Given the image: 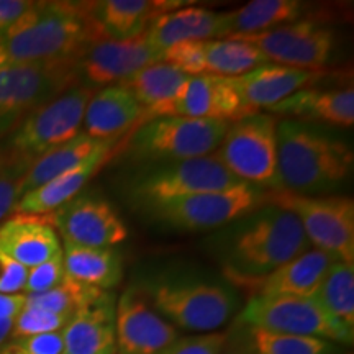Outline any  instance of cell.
<instances>
[{
  "label": "cell",
  "mask_w": 354,
  "mask_h": 354,
  "mask_svg": "<svg viewBox=\"0 0 354 354\" xmlns=\"http://www.w3.org/2000/svg\"><path fill=\"white\" fill-rule=\"evenodd\" d=\"M183 6L189 3L179 0H100L92 2V10L105 37L125 41L145 33L158 17Z\"/></svg>",
  "instance_id": "25"
},
{
  "label": "cell",
  "mask_w": 354,
  "mask_h": 354,
  "mask_svg": "<svg viewBox=\"0 0 354 354\" xmlns=\"http://www.w3.org/2000/svg\"><path fill=\"white\" fill-rule=\"evenodd\" d=\"M228 343V335L223 331H212L194 336H183L158 354H221Z\"/></svg>",
  "instance_id": "39"
},
{
  "label": "cell",
  "mask_w": 354,
  "mask_h": 354,
  "mask_svg": "<svg viewBox=\"0 0 354 354\" xmlns=\"http://www.w3.org/2000/svg\"><path fill=\"white\" fill-rule=\"evenodd\" d=\"M266 205V192L251 184L197 194L146 207L154 218L185 232L214 230L241 220Z\"/></svg>",
  "instance_id": "10"
},
{
  "label": "cell",
  "mask_w": 354,
  "mask_h": 354,
  "mask_svg": "<svg viewBox=\"0 0 354 354\" xmlns=\"http://www.w3.org/2000/svg\"><path fill=\"white\" fill-rule=\"evenodd\" d=\"M59 232V240L86 248H113L128 238L120 215L104 198L77 196L48 216H43Z\"/></svg>",
  "instance_id": "14"
},
{
  "label": "cell",
  "mask_w": 354,
  "mask_h": 354,
  "mask_svg": "<svg viewBox=\"0 0 354 354\" xmlns=\"http://www.w3.org/2000/svg\"><path fill=\"white\" fill-rule=\"evenodd\" d=\"M274 117L300 123H328L349 128L354 123V88H302L269 109Z\"/></svg>",
  "instance_id": "21"
},
{
  "label": "cell",
  "mask_w": 354,
  "mask_h": 354,
  "mask_svg": "<svg viewBox=\"0 0 354 354\" xmlns=\"http://www.w3.org/2000/svg\"><path fill=\"white\" fill-rule=\"evenodd\" d=\"M99 292L102 290L79 284L73 279L64 277V281L59 286H56L55 289L41 292V294L25 295V305L71 317L77 308L91 302Z\"/></svg>",
  "instance_id": "34"
},
{
  "label": "cell",
  "mask_w": 354,
  "mask_h": 354,
  "mask_svg": "<svg viewBox=\"0 0 354 354\" xmlns=\"http://www.w3.org/2000/svg\"><path fill=\"white\" fill-rule=\"evenodd\" d=\"M161 59L162 51L153 48L141 33L125 41L102 39L92 43L77 57L76 73L91 86H118Z\"/></svg>",
  "instance_id": "15"
},
{
  "label": "cell",
  "mask_w": 354,
  "mask_h": 354,
  "mask_svg": "<svg viewBox=\"0 0 354 354\" xmlns=\"http://www.w3.org/2000/svg\"><path fill=\"white\" fill-rule=\"evenodd\" d=\"M256 354H338V344L312 336L271 333L251 328Z\"/></svg>",
  "instance_id": "33"
},
{
  "label": "cell",
  "mask_w": 354,
  "mask_h": 354,
  "mask_svg": "<svg viewBox=\"0 0 354 354\" xmlns=\"http://www.w3.org/2000/svg\"><path fill=\"white\" fill-rule=\"evenodd\" d=\"M13 320L8 318H0V349L6 343L10 342V333H12Z\"/></svg>",
  "instance_id": "44"
},
{
  "label": "cell",
  "mask_w": 354,
  "mask_h": 354,
  "mask_svg": "<svg viewBox=\"0 0 354 354\" xmlns=\"http://www.w3.org/2000/svg\"><path fill=\"white\" fill-rule=\"evenodd\" d=\"M310 250L302 225L289 212L266 205L238 220L223 251L225 272L243 284H256Z\"/></svg>",
  "instance_id": "3"
},
{
  "label": "cell",
  "mask_w": 354,
  "mask_h": 354,
  "mask_svg": "<svg viewBox=\"0 0 354 354\" xmlns=\"http://www.w3.org/2000/svg\"><path fill=\"white\" fill-rule=\"evenodd\" d=\"M64 263L63 251L56 254L55 258L44 261V263L30 268L26 272V281L24 287V295L41 294V292L55 289L64 281Z\"/></svg>",
  "instance_id": "38"
},
{
  "label": "cell",
  "mask_w": 354,
  "mask_h": 354,
  "mask_svg": "<svg viewBox=\"0 0 354 354\" xmlns=\"http://www.w3.org/2000/svg\"><path fill=\"white\" fill-rule=\"evenodd\" d=\"M63 251L59 234L44 218L15 215L0 223V253L26 269Z\"/></svg>",
  "instance_id": "23"
},
{
  "label": "cell",
  "mask_w": 354,
  "mask_h": 354,
  "mask_svg": "<svg viewBox=\"0 0 354 354\" xmlns=\"http://www.w3.org/2000/svg\"><path fill=\"white\" fill-rule=\"evenodd\" d=\"M109 39L97 24L92 2H32L0 38V66L76 63L92 43Z\"/></svg>",
  "instance_id": "1"
},
{
  "label": "cell",
  "mask_w": 354,
  "mask_h": 354,
  "mask_svg": "<svg viewBox=\"0 0 354 354\" xmlns=\"http://www.w3.org/2000/svg\"><path fill=\"white\" fill-rule=\"evenodd\" d=\"M266 203L289 212L299 220L313 250L354 266V202L346 196L308 197L271 190Z\"/></svg>",
  "instance_id": "5"
},
{
  "label": "cell",
  "mask_w": 354,
  "mask_h": 354,
  "mask_svg": "<svg viewBox=\"0 0 354 354\" xmlns=\"http://www.w3.org/2000/svg\"><path fill=\"white\" fill-rule=\"evenodd\" d=\"M69 315L48 312V310L35 308L25 305L24 310L15 317L12 326L10 339L26 338V336H37L61 331L69 322Z\"/></svg>",
  "instance_id": "35"
},
{
  "label": "cell",
  "mask_w": 354,
  "mask_h": 354,
  "mask_svg": "<svg viewBox=\"0 0 354 354\" xmlns=\"http://www.w3.org/2000/svg\"><path fill=\"white\" fill-rule=\"evenodd\" d=\"M115 336L118 354H158L179 333L138 290L128 289L115 305Z\"/></svg>",
  "instance_id": "16"
},
{
  "label": "cell",
  "mask_w": 354,
  "mask_h": 354,
  "mask_svg": "<svg viewBox=\"0 0 354 354\" xmlns=\"http://www.w3.org/2000/svg\"><path fill=\"white\" fill-rule=\"evenodd\" d=\"M25 307V295H3L0 294V318L15 320V317Z\"/></svg>",
  "instance_id": "43"
},
{
  "label": "cell",
  "mask_w": 354,
  "mask_h": 354,
  "mask_svg": "<svg viewBox=\"0 0 354 354\" xmlns=\"http://www.w3.org/2000/svg\"><path fill=\"white\" fill-rule=\"evenodd\" d=\"M221 354H243V353H240V351H227V349H223Z\"/></svg>",
  "instance_id": "45"
},
{
  "label": "cell",
  "mask_w": 354,
  "mask_h": 354,
  "mask_svg": "<svg viewBox=\"0 0 354 354\" xmlns=\"http://www.w3.org/2000/svg\"><path fill=\"white\" fill-rule=\"evenodd\" d=\"M143 109L120 86H109L92 94L84 112L82 131L94 140L117 141L138 127Z\"/></svg>",
  "instance_id": "24"
},
{
  "label": "cell",
  "mask_w": 354,
  "mask_h": 354,
  "mask_svg": "<svg viewBox=\"0 0 354 354\" xmlns=\"http://www.w3.org/2000/svg\"><path fill=\"white\" fill-rule=\"evenodd\" d=\"M243 184L227 171L215 154L187 161L169 162L141 177L133 187V196L145 207L197 194L227 190ZM246 184V183H245Z\"/></svg>",
  "instance_id": "12"
},
{
  "label": "cell",
  "mask_w": 354,
  "mask_h": 354,
  "mask_svg": "<svg viewBox=\"0 0 354 354\" xmlns=\"http://www.w3.org/2000/svg\"><path fill=\"white\" fill-rule=\"evenodd\" d=\"M240 320L254 330L312 336L336 344H353L354 339V330L331 317L310 297L253 295L243 308Z\"/></svg>",
  "instance_id": "9"
},
{
  "label": "cell",
  "mask_w": 354,
  "mask_h": 354,
  "mask_svg": "<svg viewBox=\"0 0 354 354\" xmlns=\"http://www.w3.org/2000/svg\"><path fill=\"white\" fill-rule=\"evenodd\" d=\"M153 307L172 326L212 333L230 320L236 297L228 287L205 281H166L154 286Z\"/></svg>",
  "instance_id": "8"
},
{
  "label": "cell",
  "mask_w": 354,
  "mask_h": 354,
  "mask_svg": "<svg viewBox=\"0 0 354 354\" xmlns=\"http://www.w3.org/2000/svg\"><path fill=\"white\" fill-rule=\"evenodd\" d=\"M94 87L81 84L66 88L33 110L0 143V153L32 166L39 156L82 133L84 112Z\"/></svg>",
  "instance_id": "4"
},
{
  "label": "cell",
  "mask_w": 354,
  "mask_h": 354,
  "mask_svg": "<svg viewBox=\"0 0 354 354\" xmlns=\"http://www.w3.org/2000/svg\"><path fill=\"white\" fill-rule=\"evenodd\" d=\"M63 354H115V299L102 290L91 302L77 308L61 330Z\"/></svg>",
  "instance_id": "19"
},
{
  "label": "cell",
  "mask_w": 354,
  "mask_h": 354,
  "mask_svg": "<svg viewBox=\"0 0 354 354\" xmlns=\"http://www.w3.org/2000/svg\"><path fill=\"white\" fill-rule=\"evenodd\" d=\"M76 81V63L0 66V136Z\"/></svg>",
  "instance_id": "11"
},
{
  "label": "cell",
  "mask_w": 354,
  "mask_h": 354,
  "mask_svg": "<svg viewBox=\"0 0 354 354\" xmlns=\"http://www.w3.org/2000/svg\"><path fill=\"white\" fill-rule=\"evenodd\" d=\"M190 81V76L179 73L169 64L159 61L156 64L141 69L128 81L118 84L131 94L133 99L143 109L140 123L154 120L158 115L183 94L184 87Z\"/></svg>",
  "instance_id": "27"
},
{
  "label": "cell",
  "mask_w": 354,
  "mask_h": 354,
  "mask_svg": "<svg viewBox=\"0 0 354 354\" xmlns=\"http://www.w3.org/2000/svg\"><path fill=\"white\" fill-rule=\"evenodd\" d=\"M305 12V3L299 0H253L238 10L227 12V33L230 37H245L277 28L297 21Z\"/></svg>",
  "instance_id": "29"
},
{
  "label": "cell",
  "mask_w": 354,
  "mask_h": 354,
  "mask_svg": "<svg viewBox=\"0 0 354 354\" xmlns=\"http://www.w3.org/2000/svg\"><path fill=\"white\" fill-rule=\"evenodd\" d=\"M28 169L26 162L0 153V223L12 215L20 201V185Z\"/></svg>",
  "instance_id": "36"
},
{
  "label": "cell",
  "mask_w": 354,
  "mask_h": 354,
  "mask_svg": "<svg viewBox=\"0 0 354 354\" xmlns=\"http://www.w3.org/2000/svg\"><path fill=\"white\" fill-rule=\"evenodd\" d=\"M227 33V12L216 13L201 7H180L158 17L146 28V39L159 51L185 41L221 39Z\"/></svg>",
  "instance_id": "22"
},
{
  "label": "cell",
  "mask_w": 354,
  "mask_h": 354,
  "mask_svg": "<svg viewBox=\"0 0 354 354\" xmlns=\"http://www.w3.org/2000/svg\"><path fill=\"white\" fill-rule=\"evenodd\" d=\"M230 38L251 43L269 63L307 71H322L335 50L333 30L312 20H297L263 33Z\"/></svg>",
  "instance_id": "13"
},
{
  "label": "cell",
  "mask_w": 354,
  "mask_h": 354,
  "mask_svg": "<svg viewBox=\"0 0 354 354\" xmlns=\"http://www.w3.org/2000/svg\"><path fill=\"white\" fill-rule=\"evenodd\" d=\"M63 335L61 331L26 338L10 339L0 349V354H63Z\"/></svg>",
  "instance_id": "40"
},
{
  "label": "cell",
  "mask_w": 354,
  "mask_h": 354,
  "mask_svg": "<svg viewBox=\"0 0 354 354\" xmlns=\"http://www.w3.org/2000/svg\"><path fill=\"white\" fill-rule=\"evenodd\" d=\"M28 269L0 253V294L3 295H19L24 294Z\"/></svg>",
  "instance_id": "41"
},
{
  "label": "cell",
  "mask_w": 354,
  "mask_h": 354,
  "mask_svg": "<svg viewBox=\"0 0 354 354\" xmlns=\"http://www.w3.org/2000/svg\"><path fill=\"white\" fill-rule=\"evenodd\" d=\"M205 74L218 77H241L269 61L258 48L236 38H221L203 41Z\"/></svg>",
  "instance_id": "31"
},
{
  "label": "cell",
  "mask_w": 354,
  "mask_h": 354,
  "mask_svg": "<svg viewBox=\"0 0 354 354\" xmlns=\"http://www.w3.org/2000/svg\"><path fill=\"white\" fill-rule=\"evenodd\" d=\"M113 151L115 141H102L99 148L87 159H84L81 165L63 172L61 176L51 179L50 183L39 185L32 192L21 196L12 212V216L21 215L43 218V216L53 214L59 207L66 205L73 198L81 196V190L100 171L102 166L107 165Z\"/></svg>",
  "instance_id": "18"
},
{
  "label": "cell",
  "mask_w": 354,
  "mask_h": 354,
  "mask_svg": "<svg viewBox=\"0 0 354 354\" xmlns=\"http://www.w3.org/2000/svg\"><path fill=\"white\" fill-rule=\"evenodd\" d=\"M312 299L331 317L354 330V266L333 261Z\"/></svg>",
  "instance_id": "32"
},
{
  "label": "cell",
  "mask_w": 354,
  "mask_h": 354,
  "mask_svg": "<svg viewBox=\"0 0 354 354\" xmlns=\"http://www.w3.org/2000/svg\"><path fill=\"white\" fill-rule=\"evenodd\" d=\"M66 277L79 284L109 290L123 277L122 256L113 248H86L63 243Z\"/></svg>",
  "instance_id": "28"
},
{
  "label": "cell",
  "mask_w": 354,
  "mask_h": 354,
  "mask_svg": "<svg viewBox=\"0 0 354 354\" xmlns=\"http://www.w3.org/2000/svg\"><path fill=\"white\" fill-rule=\"evenodd\" d=\"M161 117L203 118L232 123L248 115L233 79L203 74L190 77L183 94L158 115V118Z\"/></svg>",
  "instance_id": "17"
},
{
  "label": "cell",
  "mask_w": 354,
  "mask_h": 354,
  "mask_svg": "<svg viewBox=\"0 0 354 354\" xmlns=\"http://www.w3.org/2000/svg\"><path fill=\"white\" fill-rule=\"evenodd\" d=\"M30 3V0H0V38L24 15Z\"/></svg>",
  "instance_id": "42"
},
{
  "label": "cell",
  "mask_w": 354,
  "mask_h": 354,
  "mask_svg": "<svg viewBox=\"0 0 354 354\" xmlns=\"http://www.w3.org/2000/svg\"><path fill=\"white\" fill-rule=\"evenodd\" d=\"M322 71L287 68L279 64H264L241 77H234L233 84L240 95L248 117L259 110L271 109L295 92L307 88Z\"/></svg>",
  "instance_id": "20"
},
{
  "label": "cell",
  "mask_w": 354,
  "mask_h": 354,
  "mask_svg": "<svg viewBox=\"0 0 354 354\" xmlns=\"http://www.w3.org/2000/svg\"><path fill=\"white\" fill-rule=\"evenodd\" d=\"M333 261L338 259L310 248L308 251L256 282L254 286L258 287L256 295H263V297L287 295V297L312 299Z\"/></svg>",
  "instance_id": "26"
},
{
  "label": "cell",
  "mask_w": 354,
  "mask_h": 354,
  "mask_svg": "<svg viewBox=\"0 0 354 354\" xmlns=\"http://www.w3.org/2000/svg\"><path fill=\"white\" fill-rule=\"evenodd\" d=\"M102 141L105 140H94L82 131L79 133L76 138L68 141V143L44 153L26 171L20 185V197L38 189L39 185L50 183L51 179L61 176L63 172L81 165L84 159H87L99 148Z\"/></svg>",
  "instance_id": "30"
},
{
  "label": "cell",
  "mask_w": 354,
  "mask_h": 354,
  "mask_svg": "<svg viewBox=\"0 0 354 354\" xmlns=\"http://www.w3.org/2000/svg\"><path fill=\"white\" fill-rule=\"evenodd\" d=\"M230 123L187 117H161L131 131L128 151L138 161L179 162L216 151Z\"/></svg>",
  "instance_id": "6"
},
{
  "label": "cell",
  "mask_w": 354,
  "mask_h": 354,
  "mask_svg": "<svg viewBox=\"0 0 354 354\" xmlns=\"http://www.w3.org/2000/svg\"><path fill=\"white\" fill-rule=\"evenodd\" d=\"M162 63L169 64L171 68L185 74V76L196 77L205 74V50L203 41H185L177 43L174 46L162 51Z\"/></svg>",
  "instance_id": "37"
},
{
  "label": "cell",
  "mask_w": 354,
  "mask_h": 354,
  "mask_svg": "<svg viewBox=\"0 0 354 354\" xmlns=\"http://www.w3.org/2000/svg\"><path fill=\"white\" fill-rule=\"evenodd\" d=\"M277 190L320 197L353 174L354 154L346 141L307 123L279 120Z\"/></svg>",
  "instance_id": "2"
},
{
  "label": "cell",
  "mask_w": 354,
  "mask_h": 354,
  "mask_svg": "<svg viewBox=\"0 0 354 354\" xmlns=\"http://www.w3.org/2000/svg\"><path fill=\"white\" fill-rule=\"evenodd\" d=\"M277 122L271 113L232 122L214 154L241 183L277 190Z\"/></svg>",
  "instance_id": "7"
}]
</instances>
